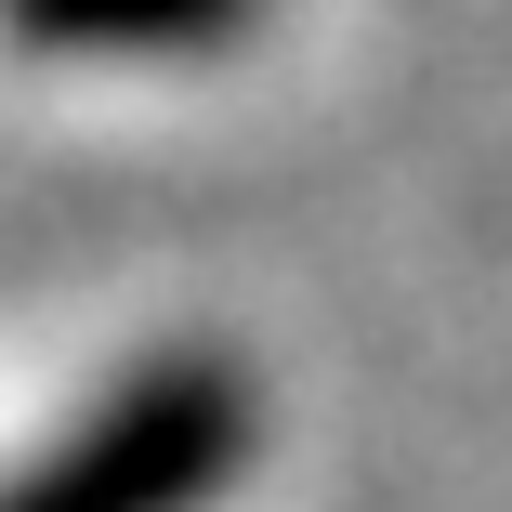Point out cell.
Returning <instances> with one entry per match:
<instances>
[{"label": "cell", "instance_id": "cell-1", "mask_svg": "<svg viewBox=\"0 0 512 512\" xmlns=\"http://www.w3.org/2000/svg\"><path fill=\"white\" fill-rule=\"evenodd\" d=\"M250 447L263 381L224 342H158L0 473V512H211L250 473Z\"/></svg>", "mask_w": 512, "mask_h": 512}, {"label": "cell", "instance_id": "cell-2", "mask_svg": "<svg viewBox=\"0 0 512 512\" xmlns=\"http://www.w3.org/2000/svg\"><path fill=\"white\" fill-rule=\"evenodd\" d=\"M250 27L263 0H0V40L66 66H197V53H237Z\"/></svg>", "mask_w": 512, "mask_h": 512}]
</instances>
